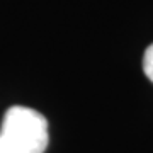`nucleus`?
Masks as SVG:
<instances>
[{"label":"nucleus","mask_w":153,"mask_h":153,"mask_svg":"<svg viewBox=\"0 0 153 153\" xmlns=\"http://www.w3.org/2000/svg\"><path fill=\"white\" fill-rule=\"evenodd\" d=\"M48 121L41 112L14 105L0 128V153H44L48 148Z\"/></svg>","instance_id":"obj_1"},{"label":"nucleus","mask_w":153,"mask_h":153,"mask_svg":"<svg viewBox=\"0 0 153 153\" xmlns=\"http://www.w3.org/2000/svg\"><path fill=\"white\" fill-rule=\"evenodd\" d=\"M143 71L148 76V80L153 82V44H150L145 49V55H143Z\"/></svg>","instance_id":"obj_2"}]
</instances>
